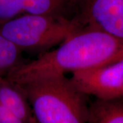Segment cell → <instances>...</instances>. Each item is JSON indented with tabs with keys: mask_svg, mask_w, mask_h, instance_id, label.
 I'll use <instances>...</instances> for the list:
<instances>
[{
	"mask_svg": "<svg viewBox=\"0 0 123 123\" xmlns=\"http://www.w3.org/2000/svg\"><path fill=\"white\" fill-rule=\"evenodd\" d=\"M123 59V39L94 30L76 31L53 51L25 63L6 77L21 84Z\"/></svg>",
	"mask_w": 123,
	"mask_h": 123,
	"instance_id": "1",
	"label": "cell"
},
{
	"mask_svg": "<svg viewBox=\"0 0 123 123\" xmlns=\"http://www.w3.org/2000/svg\"><path fill=\"white\" fill-rule=\"evenodd\" d=\"M18 85L26 96L36 123H88L86 95L77 90L64 75Z\"/></svg>",
	"mask_w": 123,
	"mask_h": 123,
	"instance_id": "2",
	"label": "cell"
},
{
	"mask_svg": "<svg viewBox=\"0 0 123 123\" xmlns=\"http://www.w3.org/2000/svg\"><path fill=\"white\" fill-rule=\"evenodd\" d=\"M76 32L72 20L23 13L0 24V34L21 51L47 52Z\"/></svg>",
	"mask_w": 123,
	"mask_h": 123,
	"instance_id": "3",
	"label": "cell"
},
{
	"mask_svg": "<svg viewBox=\"0 0 123 123\" xmlns=\"http://www.w3.org/2000/svg\"><path fill=\"white\" fill-rule=\"evenodd\" d=\"M69 80L73 86L86 96L110 101L123 96V59L105 64L74 71Z\"/></svg>",
	"mask_w": 123,
	"mask_h": 123,
	"instance_id": "4",
	"label": "cell"
},
{
	"mask_svg": "<svg viewBox=\"0 0 123 123\" xmlns=\"http://www.w3.org/2000/svg\"><path fill=\"white\" fill-rule=\"evenodd\" d=\"M76 31L94 30L123 39V0H77Z\"/></svg>",
	"mask_w": 123,
	"mask_h": 123,
	"instance_id": "5",
	"label": "cell"
},
{
	"mask_svg": "<svg viewBox=\"0 0 123 123\" xmlns=\"http://www.w3.org/2000/svg\"><path fill=\"white\" fill-rule=\"evenodd\" d=\"M0 105L26 123H36L24 92L18 84L6 77L0 78Z\"/></svg>",
	"mask_w": 123,
	"mask_h": 123,
	"instance_id": "6",
	"label": "cell"
},
{
	"mask_svg": "<svg viewBox=\"0 0 123 123\" xmlns=\"http://www.w3.org/2000/svg\"><path fill=\"white\" fill-rule=\"evenodd\" d=\"M23 13L52 16L72 20L77 0H21Z\"/></svg>",
	"mask_w": 123,
	"mask_h": 123,
	"instance_id": "7",
	"label": "cell"
},
{
	"mask_svg": "<svg viewBox=\"0 0 123 123\" xmlns=\"http://www.w3.org/2000/svg\"><path fill=\"white\" fill-rule=\"evenodd\" d=\"M88 123H123L122 98L110 101L97 99L89 105Z\"/></svg>",
	"mask_w": 123,
	"mask_h": 123,
	"instance_id": "8",
	"label": "cell"
},
{
	"mask_svg": "<svg viewBox=\"0 0 123 123\" xmlns=\"http://www.w3.org/2000/svg\"><path fill=\"white\" fill-rule=\"evenodd\" d=\"M22 51L0 34V78L6 77L21 65Z\"/></svg>",
	"mask_w": 123,
	"mask_h": 123,
	"instance_id": "9",
	"label": "cell"
},
{
	"mask_svg": "<svg viewBox=\"0 0 123 123\" xmlns=\"http://www.w3.org/2000/svg\"><path fill=\"white\" fill-rule=\"evenodd\" d=\"M23 14L21 0H0V24Z\"/></svg>",
	"mask_w": 123,
	"mask_h": 123,
	"instance_id": "10",
	"label": "cell"
},
{
	"mask_svg": "<svg viewBox=\"0 0 123 123\" xmlns=\"http://www.w3.org/2000/svg\"><path fill=\"white\" fill-rule=\"evenodd\" d=\"M0 123H26L0 105Z\"/></svg>",
	"mask_w": 123,
	"mask_h": 123,
	"instance_id": "11",
	"label": "cell"
}]
</instances>
